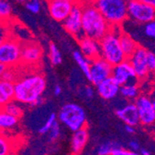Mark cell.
Here are the masks:
<instances>
[{
  "label": "cell",
  "mask_w": 155,
  "mask_h": 155,
  "mask_svg": "<svg viewBox=\"0 0 155 155\" xmlns=\"http://www.w3.org/2000/svg\"><path fill=\"white\" fill-rule=\"evenodd\" d=\"M148 54L149 50L147 48L139 46L127 59L134 69L138 81L145 80L150 74L148 66Z\"/></svg>",
  "instance_id": "cell-9"
},
{
  "label": "cell",
  "mask_w": 155,
  "mask_h": 155,
  "mask_svg": "<svg viewBox=\"0 0 155 155\" xmlns=\"http://www.w3.org/2000/svg\"><path fill=\"white\" fill-rule=\"evenodd\" d=\"M15 84V97L14 100L21 104L31 105L42 97L46 88L47 80L45 76L34 73L19 77Z\"/></svg>",
  "instance_id": "cell-1"
},
{
  "label": "cell",
  "mask_w": 155,
  "mask_h": 155,
  "mask_svg": "<svg viewBox=\"0 0 155 155\" xmlns=\"http://www.w3.org/2000/svg\"><path fill=\"white\" fill-rule=\"evenodd\" d=\"M128 20L142 25L155 21V8L140 0H133L128 2Z\"/></svg>",
  "instance_id": "cell-7"
},
{
  "label": "cell",
  "mask_w": 155,
  "mask_h": 155,
  "mask_svg": "<svg viewBox=\"0 0 155 155\" xmlns=\"http://www.w3.org/2000/svg\"><path fill=\"white\" fill-rule=\"evenodd\" d=\"M112 154H114V155H140V153L138 151H134V150H131L124 149V148H122L120 146L114 150Z\"/></svg>",
  "instance_id": "cell-34"
},
{
  "label": "cell",
  "mask_w": 155,
  "mask_h": 155,
  "mask_svg": "<svg viewBox=\"0 0 155 155\" xmlns=\"http://www.w3.org/2000/svg\"><path fill=\"white\" fill-rule=\"evenodd\" d=\"M84 97H86L87 100H92L94 97V89L92 87L87 86L84 88Z\"/></svg>",
  "instance_id": "cell-36"
},
{
  "label": "cell",
  "mask_w": 155,
  "mask_h": 155,
  "mask_svg": "<svg viewBox=\"0 0 155 155\" xmlns=\"http://www.w3.org/2000/svg\"><path fill=\"white\" fill-rule=\"evenodd\" d=\"M119 147V145L115 142H105L101 144L97 149V155H108L111 154L115 148Z\"/></svg>",
  "instance_id": "cell-29"
},
{
  "label": "cell",
  "mask_w": 155,
  "mask_h": 155,
  "mask_svg": "<svg viewBox=\"0 0 155 155\" xmlns=\"http://www.w3.org/2000/svg\"><path fill=\"white\" fill-rule=\"evenodd\" d=\"M58 120L72 132L86 127L87 114L82 106L69 102L64 104L58 114Z\"/></svg>",
  "instance_id": "cell-5"
},
{
  "label": "cell",
  "mask_w": 155,
  "mask_h": 155,
  "mask_svg": "<svg viewBox=\"0 0 155 155\" xmlns=\"http://www.w3.org/2000/svg\"><path fill=\"white\" fill-rule=\"evenodd\" d=\"M15 97V84L1 80L0 82V104L1 107L13 101Z\"/></svg>",
  "instance_id": "cell-19"
},
{
  "label": "cell",
  "mask_w": 155,
  "mask_h": 155,
  "mask_svg": "<svg viewBox=\"0 0 155 155\" xmlns=\"http://www.w3.org/2000/svg\"><path fill=\"white\" fill-rule=\"evenodd\" d=\"M73 58L77 66L79 67V69L82 71V73L88 79L90 74L91 61L88 58H87L80 50H74L73 52Z\"/></svg>",
  "instance_id": "cell-20"
},
{
  "label": "cell",
  "mask_w": 155,
  "mask_h": 155,
  "mask_svg": "<svg viewBox=\"0 0 155 155\" xmlns=\"http://www.w3.org/2000/svg\"><path fill=\"white\" fill-rule=\"evenodd\" d=\"M143 33L147 37L150 39H155V21L143 25Z\"/></svg>",
  "instance_id": "cell-32"
},
{
  "label": "cell",
  "mask_w": 155,
  "mask_h": 155,
  "mask_svg": "<svg viewBox=\"0 0 155 155\" xmlns=\"http://www.w3.org/2000/svg\"><path fill=\"white\" fill-rule=\"evenodd\" d=\"M112 66L102 57L96 58L91 61L90 67V74H89V82H91L94 86H97L102 81L111 77L112 74Z\"/></svg>",
  "instance_id": "cell-10"
},
{
  "label": "cell",
  "mask_w": 155,
  "mask_h": 155,
  "mask_svg": "<svg viewBox=\"0 0 155 155\" xmlns=\"http://www.w3.org/2000/svg\"><path fill=\"white\" fill-rule=\"evenodd\" d=\"M74 5L69 0H50L48 2V10L54 21L63 22L70 15Z\"/></svg>",
  "instance_id": "cell-13"
},
{
  "label": "cell",
  "mask_w": 155,
  "mask_h": 155,
  "mask_svg": "<svg viewBox=\"0 0 155 155\" xmlns=\"http://www.w3.org/2000/svg\"><path fill=\"white\" fill-rule=\"evenodd\" d=\"M62 92V88L60 86V84H56V86L54 87V94L55 96H60Z\"/></svg>",
  "instance_id": "cell-38"
},
{
  "label": "cell",
  "mask_w": 155,
  "mask_h": 155,
  "mask_svg": "<svg viewBox=\"0 0 155 155\" xmlns=\"http://www.w3.org/2000/svg\"><path fill=\"white\" fill-rule=\"evenodd\" d=\"M125 131L127 132L128 134H134L135 133V126H132V125H125Z\"/></svg>",
  "instance_id": "cell-39"
},
{
  "label": "cell",
  "mask_w": 155,
  "mask_h": 155,
  "mask_svg": "<svg viewBox=\"0 0 155 155\" xmlns=\"http://www.w3.org/2000/svg\"><path fill=\"white\" fill-rule=\"evenodd\" d=\"M57 119H58L57 114H50L48 118L47 119L46 123L40 127L39 133L40 134H48L50 129L52 128V126L54 125V124L58 121Z\"/></svg>",
  "instance_id": "cell-28"
},
{
  "label": "cell",
  "mask_w": 155,
  "mask_h": 155,
  "mask_svg": "<svg viewBox=\"0 0 155 155\" xmlns=\"http://www.w3.org/2000/svg\"><path fill=\"white\" fill-rule=\"evenodd\" d=\"M14 2H16V3H19V4H24L27 0H13Z\"/></svg>",
  "instance_id": "cell-44"
},
{
  "label": "cell",
  "mask_w": 155,
  "mask_h": 155,
  "mask_svg": "<svg viewBox=\"0 0 155 155\" xmlns=\"http://www.w3.org/2000/svg\"><path fill=\"white\" fill-rule=\"evenodd\" d=\"M88 140V131L84 127L73 132L71 139V153L72 155H79L86 147Z\"/></svg>",
  "instance_id": "cell-18"
},
{
  "label": "cell",
  "mask_w": 155,
  "mask_h": 155,
  "mask_svg": "<svg viewBox=\"0 0 155 155\" xmlns=\"http://www.w3.org/2000/svg\"><path fill=\"white\" fill-rule=\"evenodd\" d=\"M13 13V6L10 0H0V17L3 21H7L11 18Z\"/></svg>",
  "instance_id": "cell-26"
},
{
  "label": "cell",
  "mask_w": 155,
  "mask_h": 155,
  "mask_svg": "<svg viewBox=\"0 0 155 155\" xmlns=\"http://www.w3.org/2000/svg\"><path fill=\"white\" fill-rule=\"evenodd\" d=\"M21 48L22 45L15 38L6 37L1 39L0 63L14 68L21 63Z\"/></svg>",
  "instance_id": "cell-6"
},
{
  "label": "cell",
  "mask_w": 155,
  "mask_h": 155,
  "mask_svg": "<svg viewBox=\"0 0 155 155\" xmlns=\"http://www.w3.org/2000/svg\"><path fill=\"white\" fill-rule=\"evenodd\" d=\"M152 102H153V106H154V109H155V96L152 97Z\"/></svg>",
  "instance_id": "cell-45"
},
{
  "label": "cell",
  "mask_w": 155,
  "mask_h": 155,
  "mask_svg": "<svg viewBox=\"0 0 155 155\" xmlns=\"http://www.w3.org/2000/svg\"><path fill=\"white\" fill-rule=\"evenodd\" d=\"M83 5V32L87 36L100 41L110 29L111 25L104 18L91 0H86Z\"/></svg>",
  "instance_id": "cell-2"
},
{
  "label": "cell",
  "mask_w": 155,
  "mask_h": 155,
  "mask_svg": "<svg viewBox=\"0 0 155 155\" xmlns=\"http://www.w3.org/2000/svg\"><path fill=\"white\" fill-rule=\"evenodd\" d=\"M21 102L13 100V101H9L8 103H7L6 105L2 106L1 110L6 111L8 114L16 116L18 118H21L23 114V108L21 107Z\"/></svg>",
  "instance_id": "cell-24"
},
{
  "label": "cell",
  "mask_w": 155,
  "mask_h": 155,
  "mask_svg": "<svg viewBox=\"0 0 155 155\" xmlns=\"http://www.w3.org/2000/svg\"><path fill=\"white\" fill-rule=\"evenodd\" d=\"M111 26H122L128 20V2L125 0H91Z\"/></svg>",
  "instance_id": "cell-4"
},
{
  "label": "cell",
  "mask_w": 155,
  "mask_h": 155,
  "mask_svg": "<svg viewBox=\"0 0 155 155\" xmlns=\"http://www.w3.org/2000/svg\"><path fill=\"white\" fill-rule=\"evenodd\" d=\"M7 66L5 65V64H2V63H0V74H2V73H4L6 70H7Z\"/></svg>",
  "instance_id": "cell-42"
},
{
  "label": "cell",
  "mask_w": 155,
  "mask_h": 155,
  "mask_svg": "<svg viewBox=\"0 0 155 155\" xmlns=\"http://www.w3.org/2000/svg\"><path fill=\"white\" fill-rule=\"evenodd\" d=\"M125 1H127V2H131V1H133V0H125Z\"/></svg>",
  "instance_id": "cell-46"
},
{
  "label": "cell",
  "mask_w": 155,
  "mask_h": 155,
  "mask_svg": "<svg viewBox=\"0 0 155 155\" xmlns=\"http://www.w3.org/2000/svg\"><path fill=\"white\" fill-rule=\"evenodd\" d=\"M19 119L20 118L1 110V114H0V128L2 131L13 129L18 124Z\"/></svg>",
  "instance_id": "cell-23"
},
{
  "label": "cell",
  "mask_w": 155,
  "mask_h": 155,
  "mask_svg": "<svg viewBox=\"0 0 155 155\" xmlns=\"http://www.w3.org/2000/svg\"><path fill=\"white\" fill-rule=\"evenodd\" d=\"M48 134H49V140H51V141H54V140L59 138L61 135V126L58 121L54 124V125L52 126V128L50 129Z\"/></svg>",
  "instance_id": "cell-33"
},
{
  "label": "cell",
  "mask_w": 155,
  "mask_h": 155,
  "mask_svg": "<svg viewBox=\"0 0 155 155\" xmlns=\"http://www.w3.org/2000/svg\"><path fill=\"white\" fill-rule=\"evenodd\" d=\"M120 94L123 97L128 101H136L140 95V88L137 83H128L121 86Z\"/></svg>",
  "instance_id": "cell-22"
},
{
  "label": "cell",
  "mask_w": 155,
  "mask_h": 155,
  "mask_svg": "<svg viewBox=\"0 0 155 155\" xmlns=\"http://www.w3.org/2000/svg\"><path fill=\"white\" fill-rule=\"evenodd\" d=\"M137 108L140 124L143 125H152L155 124V109L153 106L152 98L148 95L140 94L135 101Z\"/></svg>",
  "instance_id": "cell-11"
},
{
  "label": "cell",
  "mask_w": 155,
  "mask_h": 155,
  "mask_svg": "<svg viewBox=\"0 0 155 155\" xmlns=\"http://www.w3.org/2000/svg\"><path fill=\"white\" fill-rule=\"evenodd\" d=\"M69 1H71L74 4H82L83 2L86 1V0H69Z\"/></svg>",
  "instance_id": "cell-43"
},
{
  "label": "cell",
  "mask_w": 155,
  "mask_h": 155,
  "mask_svg": "<svg viewBox=\"0 0 155 155\" xmlns=\"http://www.w3.org/2000/svg\"><path fill=\"white\" fill-rule=\"evenodd\" d=\"M140 1H142V2L153 7V8H155V0H140Z\"/></svg>",
  "instance_id": "cell-40"
},
{
  "label": "cell",
  "mask_w": 155,
  "mask_h": 155,
  "mask_svg": "<svg viewBox=\"0 0 155 155\" xmlns=\"http://www.w3.org/2000/svg\"><path fill=\"white\" fill-rule=\"evenodd\" d=\"M48 56H49V60L52 65L54 66H58L62 62V55L57 45H55L54 43H50L48 47Z\"/></svg>",
  "instance_id": "cell-25"
},
{
  "label": "cell",
  "mask_w": 155,
  "mask_h": 155,
  "mask_svg": "<svg viewBox=\"0 0 155 155\" xmlns=\"http://www.w3.org/2000/svg\"><path fill=\"white\" fill-rule=\"evenodd\" d=\"M148 66L150 74H155V53L149 51L148 54Z\"/></svg>",
  "instance_id": "cell-35"
},
{
  "label": "cell",
  "mask_w": 155,
  "mask_h": 155,
  "mask_svg": "<svg viewBox=\"0 0 155 155\" xmlns=\"http://www.w3.org/2000/svg\"><path fill=\"white\" fill-rule=\"evenodd\" d=\"M111 77L114 78L120 86H124V84H128V83H137V81H138L137 74L128 60H126L114 66V68H112Z\"/></svg>",
  "instance_id": "cell-12"
},
{
  "label": "cell",
  "mask_w": 155,
  "mask_h": 155,
  "mask_svg": "<svg viewBox=\"0 0 155 155\" xmlns=\"http://www.w3.org/2000/svg\"><path fill=\"white\" fill-rule=\"evenodd\" d=\"M154 53H155V51H154Z\"/></svg>",
  "instance_id": "cell-49"
},
{
  "label": "cell",
  "mask_w": 155,
  "mask_h": 155,
  "mask_svg": "<svg viewBox=\"0 0 155 155\" xmlns=\"http://www.w3.org/2000/svg\"><path fill=\"white\" fill-rule=\"evenodd\" d=\"M97 92L105 101H111L120 94L121 86L112 78L110 77L96 86Z\"/></svg>",
  "instance_id": "cell-15"
},
{
  "label": "cell",
  "mask_w": 155,
  "mask_h": 155,
  "mask_svg": "<svg viewBox=\"0 0 155 155\" xmlns=\"http://www.w3.org/2000/svg\"><path fill=\"white\" fill-rule=\"evenodd\" d=\"M12 151V148L9 140L1 135L0 137V155H10Z\"/></svg>",
  "instance_id": "cell-30"
},
{
  "label": "cell",
  "mask_w": 155,
  "mask_h": 155,
  "mask_svg": "<svg viewBox=\"0 0 155 155\" xmlns=\"http://www.w3.org/2000/svg\"><path fill=\"white\" fill-rule=\"evenodd\" d=\"M18 78L19 76L17 75L16 71L14 70V67H8L6 71L1 74V80L15 83Z\"/></svg>",
  "instance_id": "cell-31"
},
{
  "label": "cell",
  "mask_w": 155,
  "mask_h": 155,
  "mask_svg": "<svg viewBox=\"0 0 155 155\" xmlns=\"http://www.w3.org/2000/svg\"><path fill=\"white\" fill-rule=\"evenodd\" d=\"M46 1H48H48H50V0H46Z\"/></svg>",
  "instance_id": "cell-47"
},
{
  "label": "cell",
  "mask_w": 155,
  "mask_h": 155,
  "mask_svg": "<svg viewBox=\"0 0 155 155\" xmlns=\"http://www.w3.org/2000/svg\"><path fill=\"white\" fill-rule=\"evenodd\" d=\"M43 49L35 42H28L21 48V63L25 65H36L42 60Z\"/></svg>",
  "instance_id": "cell-14"
},
{
  "label": "cell",
  "mask_w": 155,
  "mask_h": 155,
  "mask_svg": "<svg viewBox=\"0 0 155 155\" xmlns=\"http://www.w3.org/2000/svg\"><path fill=\"white\" fill-rule=\"evenodd\" d=\"M78 44L80 51L90 61L101 57V44L98 40L84 36L78 40Z\"/></svg>",
  "instance_id": "cell-17"
},
{
  "label": "cell",
  "mask_w": 155,
  "mask_h": 155,
  "mask_svg": "<svg viewBox=\"0 0 155 155\" xmlns=\"http://www.w3.org/2000/svg\"><path fill=\"white\" fill-rule=\"evenodd\" d=\"M63 28L77 40L84 36L83 32V5L74 4L70 15L62 22Z\"/></svg>",
  "instance_id": "cell-8"
},
{
  "label": "cell",
  "mask_w": 155,
  "mask_h": 155,
  "mask_svg": "<svg viewBox=\"0 0 155 155\" xmlns=\"http://www.w3.org/2000/svg\"><path fill=\"white\" fill-rule=\"evenodd\" d=\"M115 114L119 119H121L127 125L137 126L140 124L138 110L135 102H130L123 106L122 108L117 109L115 111Z\"/></svg>",
  "instance_id": "cell-16"
},
{
  "label": "cell",
  "mask_w": 155,
  "mask_h": 155,
  "mask_svg": "<svg viewBox=\"0 0 155 155\" xmlns=\"http://www.w3.org/2000/svg\"><path fill=\"white\" fill-rule=\"evenodd\" d=\"M120 42H121L122 48L125 53V55L127 56V58H129L139 47V45L135 41V39L131 37V35H129L128 34L124 33V31L120 35Z\"/></svg>",
  "instance_id": "cell-21"
},
{
  "label": "cell",
  "mask_w": 155,
  "mask_h": 155,
  "mask_svg": "<svg viewBox=\"0 0 155 155\" xmlns=\"http://www.w3.org/2000/svg\"><path fill=\"white\" fill-rule=\"evenodd\" d=\"M129 149L131 150H134V151H139L140 150V146L138 144L137 141H136V140H131V141L129 142Z\"/></svg>",
  "instance_id": "cell-37"
},
{
  "label": "cell",
  "mask_w": 155,
  "mask_h": 155,
  "mask_svg": "<svg viewBox=\"0 0 155 155\" xmlns=\"http://www.w3.org/2000/svg\"><path fill=\"white\" fill-rule=\"evenodd\" d=\"M108 155H114V154H112V153H111V154H108Z\"/></svg>",
  "instance_id": "cell-48"
},
{
  "label": "cell",
  "mask_w": 155,
  "mask_h": 155,
  "mask_svg": "<svg viewBox=\"0 0 155 155\" xmlns=\"http://www.w3.org/2000/svg\"><path fill=\"white\" fill-rule=\"evenodd\" d=\"M42 5H43L42 0H27L24 3L25 8L33 14L39 13L42 9Z\"/></svg>",
  "instance_id": "cell-27"
},
{
  "label": "cell",
  "mask_w": 155,
  "mask_h": 155,
  "mask_svg": "<svg viewBox=\"0 0 155 155\" xmlns=\"http://www.w3.org/2000/svg\"><path fill=\"white\" fill-rule=\"evenodd\" d=\"M122 32L121 26H112L111 29L100 40L101 57L112 66H115L128 59L121 46L120 35Z\"/></svg>",
  "instance_id": "cell-3"
},
{
  "label": "cell",
  "mask_w": 155,
  "mask_h": 155,
  "mask_svg": "<svg viewBox=\"0 0 155 155\" xmlns=\"http://www.w3.org/2000/svg\"><path fill=\"white\" fill-rule=\"evenodd\" d=\"M139 153L140 155H150V152L146 149H141L139 150Z\"/></svg>",
  "instance_id": "cell-41"
}]
</instances>
